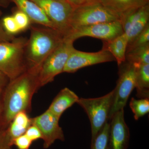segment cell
Here are the masks:
<instances>
[{"instance_id":"6da1fadb","label":"cell","mask_w":149,"mask_h":149,"mask_svg":"<svg viewBox=\"0 0 149 149\" xmlns=\"http://www.w3.org/2000/svg\"><path fill=\"white\" fill-rule=\"evenodd\" d=\"M39 72L36 70L27 69L9 82L3 91V125H9L15 116L20 112L28 113L30 111L33 95L41 88Z\"/></svg>"},{"instance_id":"7a4b0ae2","label":"cell","mask_w":149,"mask_h":149,"mask_svg":"<svg viewBox=\"0 0 149 149\" xmlns=\"http://www.w3.org/2000/svg\"><path fill=\"white\" fill-rule=\"evenodd\" d=\"M30 36L25 49L27 69L40 71L46 59L64 41V36L58 30L45 26H31Z\"/></svg>"},{"instance_id":"3957f363","label":"cell","mask_w":149,"mask_h":149,"mask_svg":"<svg viewBox=\"0 0 149 149\" xmlns=\"http://www.w3.org/2000/svg\"><path fill=\"white\" fill-rule=\"evenodd\" d=\"M27 39L15 38L9 42H0V71L10 81L16 78L27 70L25 49Z\"/></svg>"},{"instance_id":"277c9868","label":"cell","mask_w":149,"mask_h":149,"mask_svg":"<svg viewBox=\"0 0 149 149\" xmlns=\"http://www.w3.org/2000/svg\"><path fill=\"white\" fill-rule=\"evenodd\" d=\"M116 20L119 17L99 1L75 7L70 21L69 34L80 27Z\"/></svg>"},{"instance_id":"5b68a950","label":"cell","mask_w":149,"mask_h":149,"mask_svg":"<svg viewBox=\"0 0 149 149\" xmlns=\"http://www.w3.org/2000/svg\"><path fill=\"white\" fill-rule=\"evenodd\" d=\"M113 91L95 98H79L77 103L88 115L91 128V142L107 122L112 104Z\"/></svg>"},{"instance_id":"8992f818","label":"cell","mask_w":149,"mask_h":149,"mask_svg":"<svg viewBox=\"0 0 149 149\" xmlns=\"http://www.w3.org/2000/svg\"><path fill=\"white\" fill-rule=\"evenodd\" d=\"M118 78L113 91V99L109 119L124 109L130 94L136 87V66L126 61L118 65Z\"/></svg>"},{"instance_id":"52a82bcc","label":"cell","mask_w":149,"mask_h":149,"mask_svg":"<svg viewBox=\"0 0 149 149\" xmlns=\"http://www.w3.org/2000/svg\"><path fill=\"white\" fill-rule=\"evenodd\" d=\"M43 11L55 29L64 36L70 32V21L74 7L68 0H30Z\"/></svg>"},{"instance_id":"ba28073f","label":"cell","mask_w":149,"mask_h":149,"mask_svg":"<svg viewBox=\"0 0 149 149\" xmlns=\"http://www.w3.org/2000/svg\"><path fill=\"white\" fill-rule=\"evenodd\" d=\"M73 43L64 39L61 45L46 59L39 72L40 87L52 83L57 75L63 72L68 57L74 48Z\"/></svg>"},{"instance_id":"9c48e42d","label":"cell","mask_w":149,"mask_h":149,"mask_svg":"<svg viewBox=\"0 0 149 149\" xmlns=\"http://www.w3.org/2000/svg\"><path fill=\"white\" fill-rule=\"evenodd\" d=\"M123 33L120 20H116L80 27L72 31L65 39L74 42L81 37H89L109 41Z\"/></svg>"},{"instance_id":"30bf717a","label":"cell","mask_w":149,"mask_h":149,"mask_svg":"<svg viewBox=\"0 0 149 149\" xmlns=\"http://www.w3.org/2000/svg\"><path fill=\"white\" fill-rule=\"evenodd\" d=\"M115 61L109 52L102 49L96 52H87L74 48L68 57L63 72L74 73L83 68Z\"/></svg>"},{"instance_id":"8fae6325","label":"cell","mask_w":149,"mask_h":149,"mask_svg":"<svg viewBox=\"0 0 149 149\" xmlns=\"http://www.w3.org/2000/svg\"><path fill=\"white\" fill-rule=\"evenodd\" d=\"M60 118L48 109L39 116L31 118L32 125L37 127L42 134L44 148H49L57 140L65 141L63 130L59 125Z\"/></svg>"},{"instance_id":"7c38bea8","label":"cell","mask_w":149,"mask_h":149,"mask_svg":"<svg viewBox=\"0 0 149 149\" xmlns=\"http://www.w3.org/2000/svg\"><path fill=\"white\" fill-rule=\"evenodd\" d=\"M119 20L129 44L149 24V4L125 14Z\"/></svg>"},{"instance_id":"4fadbf2b","label":"cell","mask_w":149,"mask_h":149,"mask_svg":"<svg viewBox=\"0 0 149 149\" xmlns=\"http://www.w3.org/2000/svg\"><path fill=\"white\" fill-rule=\"evenodd\" d=\"M110 119L107 149H127L130 134L124 118V109L116 113Z\"/></svg>"},{"instance_id":"5bb4252c","label":"cell","mask_w":149,"mask_h":149,"mask_svg":"<svg viewBox=\"0 0 149 149\" xmlns=\"http://www.w3.org/2000/svg\"><path fill=\"white\" fill-rule=\"evenodd\" d=\"M10 1L15 4L17 9L27 14L32 23L56 29L45 13L35 3L30 0Z\"/></svg>"},{"instance_id":"9a60e30c","label":"cell","mask_w":149,"mask_h":149,"mask_svg":"<svg viewBox=\"0 0 149 149\" xmlns=\"http://www.w3.org/2000/svg\"><path fill=\"white\" fill-rule=\"evenodd\" d=\"M32 125L31 118H29L27 113L21 111L15 116L6 129V139L10 147L13 146L15 139L25 134L26 130Z\"/></svg>"},{"instance_id":"2e32d148","label":"cell","mask_w":149,"mask_h":149,"mask_svg":"<svg viewBox=\"0 0 149 149\" xmlns=\"http://www.w3.org/2000/svg\"><path fill=\"white\" fill-rule=\"evenodd\" d=\"M77 95L69 88L61 90L52 102L48 109L59 118L65 111L79 100Z\"/></svg>"},{"instance_id":"e0dca14e","label":"cell","mask_w":149,"mask_h":149,"mask_svg":"<svg viewBox=\"0 0 149 149\" xmlns=\"http://www.w3.org/2000/svg\"><path fill=\"white\" fill-rule=\"evenodd\" d=\"M102 5L120 18L131 11L149 3L148 0H98Z\"/></svg>"},{"instance_id":"ac0fdd59","label":"cell","mask_w":149,"mask_h":149,"mask_svg":"<svg viewBox=\"0 0 149 149\" xmlns=\"http://www.w3.org/2000/svg\"><path fill=\"white\" fill-rule=\"evenodd\" d=\"M128 44V39L123 33L113 40L103 41L102 49L109 52L119 65L125 61V54Z\"/></svg>"},{"instance_id":"d6986e66","label":"cell","mask_w":149,"mask_h":149,"mask_svg":"<svg viewBox=\"0 0 149 149\" xmlns=\"http://www.w3.org/2000/svg\"><path fill=\"white\" fill-rule=\"evenodd\" d=\"M134 65L136 66V96L140 99H149V64Z\"/></svg>"},{"instance_id":"ffe728a7","label":"cell","mask_w":149,"mask_h":149,"mask_svg":"<svg viewBox=\"0 0 149 149\" xmlns=\"http://www.w3.org/2000/svg\"><path fill=\"white\" fill-rule=\"evenodd\" d=\"M125 61L134 64H149V44L126 52Z\"/></svg>"},{"instance_id":"44dd1931","label":"cell","mask_w":149,"mask_h":149,"mask_svg":"<svg viewBox=\"0 0 149 149\" xmlns=\"http://www.w3.org/2000/svg\"><path fill=\"white\" fill-rule=\"evenodd\" d=\"M129 105L134 114V118L136 120H139L140 118L143 117L149 113V99L136 100L132 98Z\"/></svg>"},{"instance_id":"7402d4cb","label":"cell","mask_w":149,"mask_h":149,"mask_svg":"<svg viewBox=\"0 0 149 149\" xmlns=\"http://www.w3.org/2000/svg\"><path fill=\"white\" fill-rule=\"evenodd\" d=\"M110 130L109 123L107 122L93 142L90 149H107Z\"/></svg>"},{"instance_id":"603a6c76","label":"cell","mask_w":149,"mask_h":149,"mask_svg":"<svg viewBox=\"0 0 149 149\" xmlns=\"http://www.w3.org/2000/svg\"><path fill=\"white\" fill-rule=\"evenodd\" d=\"M149 44V24L127 46L126 52Z\"/></svg>"},{"instance_id":"cb8c5ba5","label":"cell","mask_w":149,"mask_h":149,"mask_svg":"<svg viewBox=\"0 0 149 149\" xmlns=\"http://www.w3.org/2000/svg\"><path fill=\"white\" fill-rule=\"evenodd\" d=\"M13 16L20 32L24 31L30 27L31 20L27 15L23 12L17 9L14 12Z\"/></svg>"},{"instance_id":"d4e9b609","label":"cell","mask_w":149,"mask_h":149,"mask_svg":"<svg viewBox=\"0 0 149 149\" xmlns=\"http://www.w3.org/2000/svg\"><path fill=\"white\" fill-rule=\"evenodd\" d=\"M1 22L5 31L9 35L14 36L20 32L13 15L4 17Z\"/></svg>"},{"instance_id":"484cf974","label":"cell","mask_w":149,"mask_h":149,"mask_svg":"<svg viewBox=\"0 0 149 149\" xmlns=\"http://www.w3.org/2000/svg\"><path fill=\"white\" fill-rule=\"evenodd\" d=\"M32 141L25 134L17 137L13 141L15 145L18 149H29Z\"/></svg>"},{"instance_id":"4316f807","label":"cell","mask_w":149,"mask_h":149,"mask_svg":"<svg viewBox=\"0 0 149 149\" xmlns=\"http://www.w3.org/2000/svg\"><path fill=\"white\" fill-rule=\"evenodd\" d=\"M25 134L32 142L42 139V134L40 130L35 125L32 124L26 130Z\"/></svg>"},{"instance_id":"83f0119b","label":"cell","mask_w":149,"mask_h":149,"mask_svg":"<svg viewBox=\"0 0 149 149\" xmlns=\"http://www.w3.org/2000/svg\"><path fill=\"white\" fill-rule=\"evenodd\" d=\"M2 15V12L0 10V17ZM14 36L9 35L3 28L1 22L0 21V42H9L14 39Z\"/></svg>"},{"instance_id":"f1b7e54d","label":"cell","mask_w":149,"mask_h":149,"mask_svg":"<svg viewBox=\"0 0 149 149\" xmlns=\"http://www.w3.org/2000/svg\"><path fill=\"white\" fill-rule=\"evenodd\" d=\"M9 146L6 139V129L0 130V149L6 148Z\"/></svg>"},{"instance_id":"f546056e","label":"cell","mask_w":149,"mask_h":149,"mask_svg":"<svg viewBox=\"0 0 149 149\" xmlns=\"http://www.w3.org/2000/svg\"><path fill=\"white\" fill-rule=\"evenodd\" d=\"M9 81L8 77L0 71V93L3 91Z\"/></svg>"},{"instance_id":"4dcf8cb0","label":"cell","mask_w":149,"mask_h":149,"mask_svg":"<svg viewBox=\"0 0 149 149\" xmlns=\"http://www.w3.org/2000/svg\"><path fill=\"white\" fill-rule=\"evenodd\" d=\"M74 7L83 5L94 2L98 1V0H68Z\"/></svg>"},{"instance_id":"1f68e13d","label":"cell","mask_w":149,"mask_h":149,"mask_svg":"<svg viewBox=\"0 0 149 149\" xmlns=\"http://www.w3.org/2000/svg\"><path fill=\"white\" fill-rule=\"evenodd\" d=\"M1 94V93H0ZM3 112V106L2 97H0V123L2 122V115Z\"/></svg>"},{"instance_id":"d6a6232c","label":"cell","mask_w":149,"mask_h":149,"mask_svg":"<svg viewBox=\"0 0 149 149\" xmlns=\"http://www.w3.org/2000/svg\"><path fill=\"white\" fill-rule=\"evenodd\" d=\"M4 149H11V147H8V148H5Z\"/></svg>"},{"instance_id":"836d02e7","label":"cell","mask_w":149,"mask_h":149,"mask_svg":"<svg viewBox=\"0 0 149 149\" xmlns=\"http://www.w3.org/2000/svg\"><path fill=\"white\" fill-rule=\"evenodd\" d=\"M148 1H149V0H148Z\"/></svg>"}]
</instances>
